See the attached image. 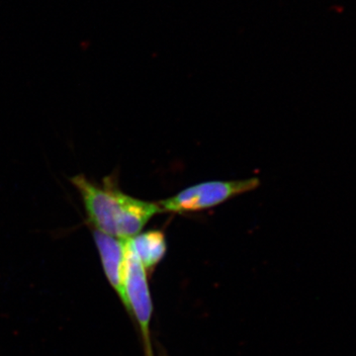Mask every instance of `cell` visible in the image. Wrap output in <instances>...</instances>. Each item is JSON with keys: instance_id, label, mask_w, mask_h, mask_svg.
<instances>
[{"instance_id": "cell-1", "label": "cell", "mask_w": 356, "mask_h": 356, "mask_svg": "<svg viewBox=\"0 0 356 356\" xmlns=\"http://www.w3.org/2000/svg\"><path fill=\"white\" fill-rule=\"evenodd\" d=\"M72 184L81 193L89 222L104 235L122 240L133 238L161 213L158 203L134 198L119 191L111 180L98 185L77 175L72 178Z\"/></svg>"}, {"instance_id": "cell-2", "label": "cell", "mask_w": 356, "mask_h": 356, "mask_svg": "<svg viewBox=\"0 0 356 356\" xmlns=\"http://www.w3.org/2000/svg\"><path fill=\"white\" fill-rule=\"evenodd\" d=\"M261 184L259 178L233 181H207L188 187L172 197L158 202L161 213H187L209 209L236 195L254 191Z\"/></svg>"}, {"instance_id": "cell-3", "label": "cell", "mask_w": 356, "mask_h": 356, "mask_svg": "<svg viewBox=\"0 0 356 356\" xmlns=\"http://www.w3.org/2000/svg\"><path fill=\"white\" fill-rule=\"evenodd\" d=\"M147 274L139 259L128 250L126 245L125 276H124V296L122 303L128 313L134 314L139 325L144 341L145 355L154 356L151 343L152 315L153 302L149 293Z\"/></svg>"}, {"instance_id": "cell-4", "label": "cell", "mask_w": 356, "mask_h": 356, "mask_svg": "<svg viewBox=\"0 0 356 356\" xmlns=\"http://www.w3.org/2000/svg\"><path fill=\"white\" fill-rule=\"evenodd\" d=\"M93 236L102 259L105 275L122 301L125 276L126 240L104 235L97 231H95Z\"/></svg>"}, {"instance_id": "cell-5", "label": "cell", "mask_w": 356, "mask_h": 356, "mask_svg": "<svg viewBox=\"0 0 356 356\" xmlns=\"http://www.w3.org/2000/svg\"><path fill=\"white\" fill-rule=\"evenodd\" d=\"M128 250L146 269L147 274L154 270L159 261L166 254V241L163 233L159 231H149L138 234L137 236L126 240Z\"/></svg>"}]
</instances>
